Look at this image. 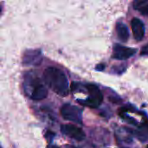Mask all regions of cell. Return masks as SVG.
I'll return each instance as SVG.
<instances>
[{
  "mask_svg": "<svg viewBox=\"0 0 148 148\" xmlns=\"http://www.w3.org/2000/svg\"><path fill=\"white\" fill-rule=\"evenodd\" d=\"M43 80L47 86L60 96L69 93V82L64 71L56 67H49L43 72Z\"/></svg>",
  "mask_w": 148,
  "mask_h": 148,
  "instance_id": "1",
  "label": "cell"
},
{
  "mask_svg": "<svg viewBox=\"0 0 148 148\" xmlns=\"http://www.w3.org/2000/svg\"><path fill=\"white\" fill-rule=\"evenodd\" d=\"M24 89L30 99L34 101H42L48 95L46 87L41 82L36 75L28 73L24 77Z\"/></svg>",
  "mask_w": 148,
  "mask_h": 148,
  "instance_id": "2",
  "label": "cell"
},
{
  "mask_svg": "<svg viewBox=\"0 0 148 148\" xmlns=\"http://www.w3.org/2000/svg\"><path fill=\"white\" fill-rule=\"evenodd\" d=\"M86 88L89 95L88 98L86 100H78V102L83 106H86L91 108H98L103 101V95L100 88L96 85L91 84V83L87 84Z\"/></svg>",
  "mask_w": 148,
  "mask_h": 148,
  "instance_id": "3",
  "label": "cell"
},
{
  "mask_svg": "<svg viewBox=\"0 0 148 148\" xmlns=\"http://www.w3.org/2000/svg\"><path fill=\"white\" fill-rule=\"evenodd\" d=\"M61 114L64 120L76 124H82V110L70 103H66L61 108Z\"/></svg>",
  "mask_w": 148,
  "mask_h": 148,
  "instance_id": "4",
  "label": "cell"
},
{
  "mask_svg": "<svg viewBox=\"0 0 148 148\" xmlns=\"http://www.w3.org/2000/svg\"><path fill=\"white\" fill-rule=\"evenodd\" d=\"M42 61L41 49H28L24 52L22 62L23 66H38Z\"/></svg>",
  "mask_w": 148,
  "mask_h": 148,
  "instance_id": "5",
  "label": "cell"
},
{
  "mask_svg": "<svg viewBox=\"0 0 148 148\" xmlns=\"http://www.w3.org/2000/svg\"><path fill=\"white\" fill-rule=\"evenodd\" d=\"M61 131L64 135L73 140H75L77 141H82L86 138V134L83 132V130L80 128L79 127L72 125V124L62 125L61 127Z\"/></svg>",
  "mask_w": 148,
  "mask_h": 148,
  "instance_id": "6",
  "label": "cell"
},
{
  "mask_svg": "<svg viewBox=\"0 0 148 148\" xmlns=\"http://www.w3.org/2000/svg\"><path fill=\"white\" fill-rule=\"evenodd\" d=\"M136 53V49L134 48L126 47L121 44H115L113 49V58L119 61H124L132 57Z\"/></svg>",
  "mask_w": 148,
  "mask_h": 148,
  "instance_id": "7",
  "label": "cell"
},
{
  "mask_svg": "<svg viewBox=\"0 0 148 148\" xmlns=\"http://www.w3.org/2000/svg\"><path fill=\"white\" fill-rule=\"evenodd\" d=\"M131 28L134 36V39L137 42H140L145 36V25L144 23L137 17L132 19L131 22Z\"/></svg>",
  "mask_w": 148,
  "mask_h": 148,
  "instance_id": "8",
  "label": "cell"
},
{
  "mask_svg": "<svg viewBox=\"0 0 148 148\" xmlns=\"http://www.w3.org/2000/svg\"><path fill=\"white\" fill-rule=\"evenodd\" d=\"M116 33L119 40L123 42H127L129 38V31L127 26L122 23L119 22L116 23Z\"/></svg>",
  "mask_w": 148,
  "mask_h": 148,
  "instance_id": "9",
  "label": "cell"
},
{
  "mask_svg": "<svg viewBox=\"0 0 148 148\" xmlns=\"http://www.w3.org/2000/svg\"><path fill=\"white\" fill-rule=\"evenodd\" d=\"M134 9L137 10L139 12H140L144 16L148 15V1L147 0H140L135 1L134 3Z\"/></svg>",
  "mask_w": 148,
  "mask_h": 148,
  "instance_id": "10",
  "label": "cell"
},
{
  "mask_svg": "<svg viewBox=\"0 0 148 148\" xmlns=\"http://www.w3.org/2000/svg\"><path fill=\"white\" fill-rule=\"evenodd\" d=\"M140 55L141 56H148V43L141 48Z\"/></svg>",
  "mask_w": 148,
  "mask_h": 148,
  "instance_id": "11",
  "label": "cell"
},
{
  "mask_svg": "<svg viewBox=\"0 0 148 148\" xmlns=\"http://www.w3.org/2000/svg\"><path fill=\"white\" fill-rule=\"evenodd\" d=\"M105 69V65L104 64H99V65H97L96 66V70H98V71H102L103 69Z\"/></svg>",
  "mask_w": 148,
  "mask_h": 148,
  "instance_id": "12",
  "label": "cell"
},
{
  "mask_svg": "<svg viewBox=\"0 0 148 148\" xmlns=\"http://www.w3.org/2000/svg\"><path fill=\"white\" fill-rule=\"evenodd\" d=\"M49 148H60V147H58L57 146H51V147H49Z\"/></svg>",
  "mask_w": 148,
  "mask_h": 148,
  "instance_id": "13",
  "label": "cell"
},
{
  "mask_svg": "<svg viewBox=\"0 0 148 148\" xmlns=\"http://www.w3.org/2000/svg\"><path fill=\"white\" fill-rule=\"evenodd\" d=\"M0 13H1V6H0Z\"/></svg>",
  "mask_w": 148,
  "mask_h": 148,
  "instance_id": "14",
  "label": "cell"
}]
</instances>
